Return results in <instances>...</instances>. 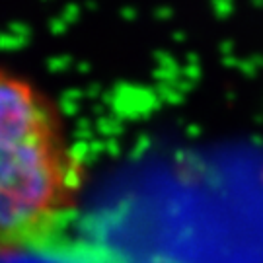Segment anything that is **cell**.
<instances>
[{"label":"cell","mask_w":263,"mask_h":263,"mask_svg":"<svg viewBox=\"0 0 263 263\" xmlns=\"http://www.w3.org/2000/svg\"><path fill=\"white\" fill-rule=\"evenodd\" d=\"M82 187V162L51 96L0 66V255L49 246Z\"/></svg>","instance_id":"6da1fadb"}]
</instances>
